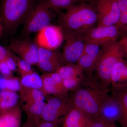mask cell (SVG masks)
Returning <instances> with one entry per match:
<instances>
[{"label":"cell","mask_w":127,"mask_h":127,"mask_svg":"<svg viewBox=\"0 0 127 127\" xmlns=\"http://www.w3.org/2000/svg\"><path fill=\"white\" fill-rule=\"evenodd\" d=\"M110 89L103 86L93 74H85L71 98L73 106L95 120L99 117Z\"/></svg>","instance_id":"obj_1"},{"label":"cell","mask_w":127,"mask_h":127,"mask_svg":"<svg viewBox=\"0 0 127 127\" xmlns=\"http://www.w3.org/2000/svg\"><path fill=\"white\" fill-rule=\"evenodd\" d=\"M98 16L95 5L83 2L76 4L61 13L59 23L63 31L77 37H82L95 27Z\"/></svg>","instance_id":"obj_2"},{"label":"cell","mask_w":127,"mask_h":127,"mask_svg":"<svg viewBox=\"0 0 127 127\" xmlns=\"http://www.w3.org/2000/svg\"><path fill=\"white\" fill-rule=\"evenodd\" d=\"M36 0H2L0 17L4 30L11 32L25 21L35 7Z\"/></svg>","instance_id":"obj_3"},{"label":"cell","mask_w":127,"mask_h":127,"mask_svg":"<svg viewBox=\"0 0 127 127\" xmlns=\"http://www.w3.org/2000/svg\"><path fill=\"white\" fill-rule=\"evenodd\" d=\"M124 57V51L118 41L102 46L98 58L95 71L103 86L110 89V79L114 66Z\"/></svg>","instance_id":"obj_4"},{"label":"cell","mask_w":127,"mask_h":127,"mask_svg":"<svg viewBox=\"0 0 127 127\" xmlns=\"http://www.w3.org/2000/svg\"><path fill=\"white\" fill-rule=\"evenodd\" d=\"M55 16L51 9L48 7L43 0L41 1L25 21L22 33V36H28L50 26Z\"/></svg>","instance_id":"obj_5"},{"label":"cell","mask_w":127,"mask_h":127,"mask_svg":"<svg viewBox=\"0 0 127 127\" xmlns=\"http://www.w3.org/2000/svg\"><path fill=\"white\" fill-rule=\"evenodd\" d=\"M48 96L47 102L42 110L41 120L58 125L61 119L63 117L64 119L73 107V104L71 98L64 99L52 95Z\"/></svg>","instance_id":"obj_6"},{"label":"cell","mask_w":127,"mask_h":127,"mask_svg":"<svg viewBox=\"0 0 127 127\" xmlns=\"http://www.w3.org/2000/svg\"><path fill=\"white\" fill-rule=\"evenodd\" d=\"M98 15L97 26H108L117 25L120 16L117 0H97L95 4Z\"/></svg>","instance_id":"obj_7"},{"label":"cell","mask_w":127,"mask_h":127,"mask_svg":"<svg viewBox=\"0 0 127 127\" xmlns=\"http://www.w3.org/2000/svg\"><path fill=\"white\" fill-rule=\"evenodd\" d=\"M120 32L117 25L94 27L81 37L86 42L104 46L117 41Z\"/></svg>","instance_id":"obj_8"},{"label":"cell","mask_w":127,"mask_h":127,"mask_svg":"<svg viewBox=\"0 0 127 127\" xmlns=\"http://www.w3.org/2000/svg\"><path fill=\"white\" fill-rule=\"evenodd\" d=\"M63 33L65 42L62 53V65L77 63L83 52L85 42L81 37L63 32Z\"/></svg>","instance_id":"obj_9"},{"label":"cell","mask_w":127,"mask_h":127,"mask_svg":"<svg viewBox=\"0 0 127 127\" xmlns=\"http://www.w3.org/2000/svg\"><path fill=\"white\" fill-rule=\"evenodd\" d=\"M64 40L61 27L50 25L38 32L36 41L38 46L47 50H55L61 45Z\"/></svg>","instance_id":"obj_10"},{"label":"cell","mask_w":127,"mask_h":127,"mask_svg":"<svg viewBox=\"0 0 127 127\" xmlns=\"http://www.w3.org/2000/svg\"><path fill=\"white\" fill-rule=\"evenodd\" d=\"M9 48L32 65L36 66L39 60L38 46L28 40H14Z\"/></svg>","instance_id":"obj_11"},{"label":"cell","mask_w":127,"mask_h":127,"mask_svg":"<svg viewBox=\"0 0 127 127\" xmlns=\"http://www.w3.org/2000/svg\"><path fill=\"white\" fill-rule=\"evenodd\" d=\"M43 83V93L46 96L52 95L68 99V92L64 86L63 79L56 72L45 73L41 76Z\"/></svg>","instance_id":"obj_12"},{"label":"cell","mask_w":127,"mask_h":127,"mask_svg":"<svg viewBox=\"0 0 127 127\" xmlns=\"http://www.w3.org/2000/svg\"><path fill=\"white\" fill-rule=\"evenodd\" d=\"M39 60L36 66L46 73L56 72L62 63V54L55 50L45 49L38 46Z\"/></svg>","instance_id":"obj_13"},{"label":"cell","mask_w":127,"mask_h":127,"mask_svg":"<svg viewBox=\"0 0 127 127\" xmlns=\"http://www.w3.org/2000/svg\"><path fill=\"white\" fill-rule=\"evenodd\" d=\"M100 46L85 42L84 50L77 64L80 66L86 74H93L101 49Z\"/></svg>","instance_id":"obj_14"},{"label":"cell","mask_w":127,"mask_h":127,"mask_svg":"<svg viewBox=\"0 0 127 127\" xmlns=\"http://www.w3.org/2000/svg\"><path fill=\"white\" fill-rule=\"evenodd\" d=\"M94 119L76 107H73L63 119V127H91Z\"/></svg>","instance_id":"obj_15"},{"label":"cell","mask_w":127,"mask_h":127,"mask_svg":"<svg viewBox=\"0 0 127 127\" xmlns=\"http://www.w3.org/2000/svg\"><path fill=\"white\" fill-rule=\"evenodd\" d=\"M110 86L112 91L127 86V60L124 57L114 66L111 72Z\"/></svg>","instance_id":"obj_16"},{"label":"cell","mask_w":127,"mask_h":127,"mask_svg":"<svg viewBox=\"0 0 127 127\" xmlns=\"http://www.w3.org/2000/svg\"><path fill=\"white\" fill-rule=\"evenodd\" d=\"M120 117V107L117 100L113 95H109L103 103L98 117L116 123L119 122Z\"/></svg>","instance_id":"obj_17"},{"label":"cell","mask_w":127,"mask_h":127,"mask_svg":"<svg viewBox=\"0 0 127 127\" xmlns=\"http://www.w3.org/2000/svg\"><path fill=\"white\" fill-rule=\"evenodd\" d=\"M21 109L16 106L0 115V127H20Z\"/></svg>","instance_id":"obj_18"},{"label":"cell","mask_w":127,"mask_h":127,"mask_svg":"<svg viewBox=\"0 0 127 127\" xmlns=\"http://www.w3.org/2000/svg\"><path fill=\"white\" fill-rule=\"evenodd\" d=\"M45 103L44 101H40L21 104L27 116V120L32 123L34 127L41 120L42 113Z\"/></svg>","instance_id":"obj_19"},{"label":"cell","mask_w":127,"mask_h":127,"mask_svg":"<svg viewBox=\"0 0 127 127\" xmlns=\"http://www.w3.org/2000/svg\"><path fill=\"white\" fill-rule=\"evenodd\" d=\"M112 95L119 104L120 117L119 122L121 127H127V86L112 91Z\"/></svg>","instance_id":"obj_20"},{"label":"cell","mask_w":127,"mask_h":127,"mask_svg":"<svg viewBox=\"0 0 127 127\" xmlns=\"http://www.w3.org/2000/svg\"><path fill=\"white\" fill-rule=\"evenodd\" d=\"M19 91L21 104L44 101L45 99V95L43 92L40 90L21 86Z\"/></svg>","instance_id":"obj_21"},{"label":"cell","mask_w":127,"mask_h":127,"mask_svg":"<svg viewBox=\"0 0 127 127\" xmlns=\"http://www.w3.org/2000/svg\"><path fill=\"white\" fill-rule=\"evenodd\" d=\"M20 81L21 86L37 89L43 92V83L41 76L34 71L21 75Z\"/></svg>","instance_id":"obj_22"},{"label":"cell","mask_w":127,"mask_h":127,"mask_svg":"<svg viewBox=\"0 0 127 127\" xmlns=\"http://www.w3.org/2000/svg\"><path fill=\"white\" fill-rule=\"evenodd\" d=\"M82 68L75 64H68L60 66L56 72L63 79L84 76Z\"/></svg>","instance_id":"obj_23"},{"label":"cell","mask_w":127,"mask_h":127,"mask_svg":"<svg viewBox=\"0 0 127 127\" xmlns=\"http://www.w3.org/2000/svg\"><path fill=\"white\" fill-rule=\"evenodd\" d=\"M20 97L16 92L5 90L0 95V108L10 109L17 106Z\"/></svg>","instance_id":"obj_24"},{"label":"cell","mask_w":127,"mask_h":127,"mask_svg":"<svg viewBox=\"0 0 127 127\" xmlns=\"http://www.w3.org/2000/svg\"><path fill=\"white\" fill-rule=\"evenodd\" d=\"M120 12V19L117 26L120 36H127V0H117Z\"/></svg>","instance_id":"obj_25"},{"label":"cell","mask_w":127,"mask_h":127,"mask_svg":"<svg viewBox=\"0 0 127 127\" xmlns=\"http://www.w3.org/2000/svg\"><path fill=\"white\" fill-rule=\"evenodd\" d=\"M48 7L51 9L66 10L82 0H43Z\"/></svg>","instance_id":"obj_26"},{"label":"cell","mask_w":127,"mask_h":127,"mask_svg":"<svg viewBox=\"0 0 127 127\" xmlns=\"http://www.w3.org/2000/svg\"><path fill=\"white\" fill-rule=\"evenodd\" d=\"M21 87L20 81L17 78H0V88L2 90L16 92L20 91Z\"/></svg>","instance_id":"obj_27"},{"label":"cell","mask_w":127,"mask_h":127,"mask_svg":"<svg viewBox=\"0 0 127 127\" xmlns=\"http://www.w3.org/2000/svg\"><path fill=\"white\" fill-rule=\"evenodd\" d=\"M84 77V75L83 76L63 79L64 86L68 92H73L79 86Z\"/></svg>","instance_id":"obj_28"},{"label":"cell","mask_w":127,"mask_h":127,"mask_svg":"<svg viewBox=\"0 0 127 127\" xmlns=\"http://www.w3.org/2000/svg\"><path fill=\"white\" fill-rule=\"evenodd\" d=\"M17 65L19 72L21 75L33 71L32 65L27 62L16 57Z\"/></svg>","instance_id":"obj_29"},{"label":"cell","mask_w":127,"mask_h":127,"mask_svg":"<svg viewBox=\"0 0 127 127\" xmlns=\"http://www.w3.org/2000/svg\"><path fill=\"white\" fill-rule=\"evenodd\" d=\"M91 127H118L116 123L111 122L98 117L94 121Z\"/></svg>","instance_id":"obj_30"},{"label":"cell","mask_w":127,"mask_h":127,"mask_svg":"<svg viewBox=\"0 0 127 127\" xmlns=\"http://www.w3.org/2000/svg\"><path fill=\"white\" fill-rule=\"evenodd\" d=\"M4 60L12 71H15L16 70L17 67L16 57L12 56L10 52Z\"/></svg>","instance_id":"obj_31"},{"label":"cell","mask_w":127,"mask_h":127,"mask_svg":"<svg viewBox=\"0 0 127 127\" xmlns=\"http://www.w3.org/2000/svg\"><path fill=\"white\" fill-rule=\"evenodd\" d=\"M12 72L4 59L0 61V72L1 74L4 76H9L12 75Z\"/></svg>","instance_id":"obj_32"},{"label":"cell","mask_w":127,"mask_h":127,"mask_svg":"<svg viewBox=\"0 0 127 127\" xmlns=\"http://www.w3.org/2000/svg\"><path fill=\"white\" fill-rule=\"evenodd\" d=\"M124 51V57L127 56V36L120 37L118 41Z\"/></svg>","instance_id":"obj_33"},{"label":"cell","mask_w":127,"mask_h":127,"mask_svg":"<svg viewBox=\"0 0 127 127\" xmlns=\"http://www.w3.org/2000/svg\"><path fill=\"white\" fill-rule=\"evenodd\" d=\"M35 127H58V124L52 122L41 120Z\"/></svg>","instance_id":"obj_34"},{"label":"cell","mask_w":127,"mask_h":127,"mask_svg":"<svg viewBox=\"0 0 127 127\" xmlns=\"http://www.w3.org/2000/svg\"><path fill=\"white\" fill-rule=\"evenodd\" d=\"M9 52L10 51L9 50L0 45V61L4 60Z\"/></svg>","instance_id":"obj_35"},{"label":"cell","mask_w":127,"mask_h":127,"mask_svg":"<svg viewBox=\"0 0 127 127\" xmlns=\"http://www.w3.org/2000/svg\"><path fill=\"white\" fill-rule=\"evenodd\" d=\"M22 127H34V126L32 123L27 119L26 122L23 124Z\"/></svg>","instance_id":"obj_36"},{"label":"cell","mask_w":127,"mask_h":127,"mask_svg":"<svg viewBox=\"0 0 127 127\" xmlns=\"http://www.w3.org/2000/svg\"><path fill=\"white\" fill-rule=\"evenodd\" d=\"M83 1L87 3H90L95 4V2L97 0H82Z\"/></svg>","instance_id":"obj_37"},{"label":"cell","mask_w":127,"mask_h":127,"mask_svg":"<svg viewBox=\"0 0 127 127\" xmlns=\"http://www.w3.org/2000/svg\"><path fill=\"white\" fill-rule=\"evenodd\" d=\"M3 30H4V28H3V26H2V23H1V20L0 18V37L1 36Z\"/></svg>","instance_id":"obj_38"}]
</instances>
